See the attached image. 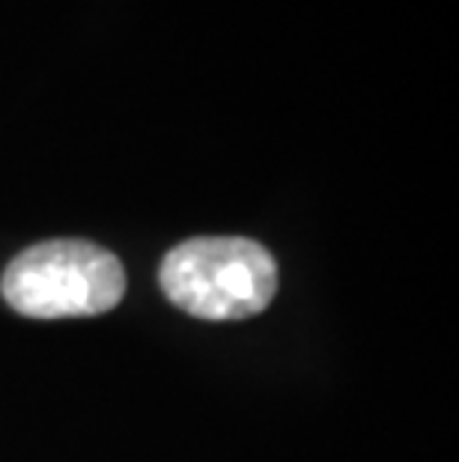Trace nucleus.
Masks as SVG:
<instances>
[{
  "label": "nucleus",
  "instance_id": "1",
  "mask_svg": "<svg viewBox=\"0 0 459 462\" xmlns=\"http://www.w3.org/2000/svg\"><path fill=\"white\" fill-rule=\"evenodd\" d=\"M159 283L179 310L197 319H248L278 292V263L242 236H200L161 260Z\"/></svg>",
  "mask_w": 459,
  "mask_h": 462
},
{
  "label": "nucleus",
  "instance_id": "2",
  "mask_svg": "<svg viewBox=\"0 0 459 462\" xmlns=\"http://www.w3.org/2000/svg\"><path fill=\"white\" fill-rule=\"evenodd\" d=\"M6 304L22 317H99L125 296V269L116 254L84 239L31 245L0 281Z\"/></svg>",
  "mask_w": 459,
  "mask_h": 462
}]
</instances>
